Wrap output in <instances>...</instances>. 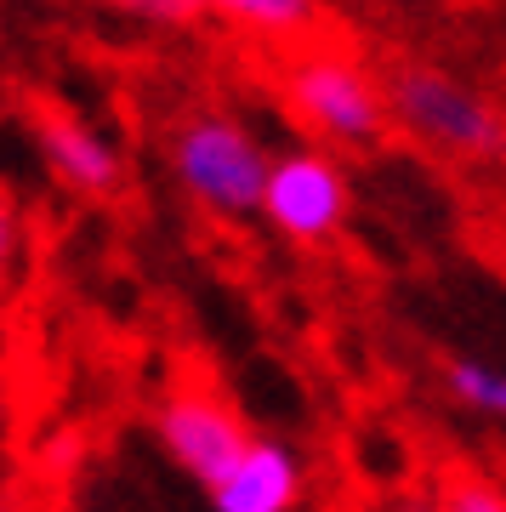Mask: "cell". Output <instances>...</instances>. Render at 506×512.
Wrapping results in <instances>:
<instances>
[{"instance_id": "obj_1", "label": "cell", "mask_w": 506, "mask_h": 512, "mask_svg": "<svg viewBox=\"0 0 506 512\" xmlns=\"http://www.w3.org/2000/svg\"><path fill=\"white\" fill-rule=\"evenodd\" d=\"M165 160H171V177L199 211L211 217H256L262 211V188H268V165L273 154L262 148L245 120L222 109H194L171 126V143H165Z\"/></svg>"}, {"instance_id": "obj_2", "label": "cell", "mask_w": 506, "mask_h": 512, "mask_svg": "<svg viewBox=\"0 0 506 512\" xmlns=\"http://www.w3.org/2000/svg\"><path fill=\"white\" fill-rule=\"evenodd\" d=\"M387 120L404 126L416 143L455 154V160H506V114L467 80L433 63H393L387 80Z\"/></svg>"}, {"instance_id": "obj_3", "label": "cell", "mask_w": 506, "mask_h": 512, "mask_svg": "<svg viewBox=\"0 0 506 512\" xmlns=\"http://www.w3.org/2000/svg\"><path fill=\"white\" fill-rule=\"evenodd\" d=\"M279 92L313 137H325L336 148H376L393 126L381 80L336 46H313V52L290 57Z\"/></svg>"}, {"instance_id": "obj_4", "label": "cell", "mask_w": 506, "mask_h": 512, "mask_svg": "<svg viewBox=\"0 0 506 512\" xmlns=\"http://www.w3.org/2000/svg\"><path fill=\"white\" fill-rule=\"evenodd\" d=\"M347 211H353V188H347V171L336 154H325V148L273 154L256 217L268 222L279 239H290V245H325V239L342 234Z\"/></svg>"}, {"instance_id": "obj_5", "label": "cell", "mask_w": 506, "mask_h": 512, "mask_svg": "<svg viewBox=\"0 0 506 512\" xmlns=\"http://www.w3.org/2000/svg\"><path fill=\"white\" fill-rule=\"evenodd\" d=\"M154 433H160L165 456L177 461L188 478H199L205 490L217 484L228 467L239 461V450L256 439L245 416H239L228 393L211 382H171L160 393V410H154Z\"/></svg>"}, {"instance_id": "obj_6", "label": "cell", "mask_w": 506, "mask_h": 512, "mask_svg": "<svg viewBox=\"0 0 506 512\" xmlns=\"http://www.w3.org/2000/svg\"><path fill=\"white\" fill-rule=\"evenodd\" d=\"M35 143L40 160L63 188L86 194V200H109L126 183V160L114 148L109 131H97L91 120H80L74 109H40L35 114Z\"/></svg>"}, {"instance_id": "obj_7", "label": "cell", "mask_w": 506, "mask_h": 512, "mask_svg": "<svg viewBox=\"0 0 506 512\" xmlns=\"http://www.w3.org/2000/svg\"><path fill=\"white\" fill-rule=\"evenodd\" d=\"M308 495V467L279 439H251L239 461L211 484L217 512H296Z\"/></svg>"}, {"instance_id": "obj_8", "label": "cell", "mask_w": 506, "mask_h": 512, "mask_svg": "<svg viewBox=\"0 0 506 512\" xmlns=\"http://www.w3.org/2000/svg\"><path fill=\"white\" fill-rule=\"evenodd\" d=\"M205 12L262 40H302L319 29V0H205Z\"/></svg>"}, {"instance_id": "obj_9", "label": "cell", "mask_w": 506, "mask_h": 512, "mask_svg": "<svg viewBox=\"0 0 506 512\" xmlns=\"http://www.w3.org/2000/svg\"><path fill=\"white\" fill-rule=\"evenodd\" d=\"M444 387L450 399L472 416H489V421H506V370L501 365H484V359H450L444 365Z\"/></svg>"}, {"instance_id": "obj_10", "label": "cell", "mask_w": 506, "mask_h": 512, "mask_svg": "<svg viewBox=\"0 0 506 512\" xmlns=\"http://www.w3.org/2000/svg\"><path fill=\"white\" fill-rule=\"evenodd\" d=\"M109 12L137 23H154V29H194L205 18V0H103Z\"/></svg>"}, {"instance_id": "obj_11", "label": "cell", "mask_w": 506, "mask_h": 512, "mask_svg": "<svg viewBox=\"0 0 506 512\" xmlns=\"http://www.w3.org/2000/svg\"><path fill=\"white\" fill-rule=\"evenodd\" d=\"M438 512H506V490H495L478 473H455L438 495Z\"/></svg>"}, {"instance_id": "obj_12", "label": "cell", "mask_w": 506, "mask_h": 512, "mask_svg": "<svg viewBox=\"0 0 506 512\" xmlns=\"http://www.w3.org/2000/svg\"><path fill=\"white\" fill-rule=\"evenodd\" d=\"M23 251H29V228H23V211H18V200L0 188V291L12 285V274H18Z\"/></svg>"}, {"instance_id": "obj_13", "label": "cell", "mask_w": 506, "mask_h": 512, "mask_svg": "<svg viewBox=\"0 0 506 512\" xmlns=\"http://www.w3.org/2000/svg\"><path fill=\"white\" fill-rule=\"evenodd\" d=\"M0 512H18V507H6V501H0Z\"/></svg>"}]
</instances>
